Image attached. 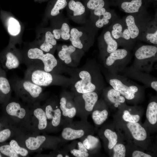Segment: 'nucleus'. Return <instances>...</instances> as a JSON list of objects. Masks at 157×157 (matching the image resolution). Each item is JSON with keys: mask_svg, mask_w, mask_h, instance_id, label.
Wrapping results in <instances>:
<instances>
[{"mask_svg": "<svg viewBox=\"0 0 157 157\" xmlns=\"http://www.w3.org/2000/svg\"><path fill=\"white\" fill-rule=\"evenodd\" d=\"M79 75L81 79L77 82L75 85L77 92L83 94L93 92L96 86L91 82V77L90 73L86 71H82Z\"/></svg>", "mask_w": 157, "mask_h": 157, "instance_id": "obj_6", "label": "nucleus"}, {"mask_svg": "<svg viewBox=\"0 0 157 157\" xmlns=\"http://www.w3.org/2000/svg\"><path fill=\"white\" fill-rule=\"evenodd\" d=\"M76 48L72 45L68 46L63 45L62 46V49L58 53V56L60 59L66 64L70 63L72 62L71 54L76 50Z\"/></svg>", "mask_w": 157, "mask_h": 157, "instance_id": "obj_21", "label": "nucleus"}, {"mask_svg": "<svg viewBox=\"0 0 157 157\" xmlns=\"http://www.w3.org/2000/svg\"><path fill=\"white\" fill-rule=\"evenodd\" d=\"M33 113L34 115L38 120V129L42 130L45 129L47 125V117L45 112L42 109L38 108L34 110Z\"/></svg>", "mask_w": 157, "mask_h": 157, "instance_id": "obj_26", "label": "nucleus"}, {"mask_svg": "<svg viewBox=\"0 0 157 157\" xmlns=\"http://www.w3.org/2000/svg\"><path fill=\"white\" fill-rule=\"evenodd\" d=\"M57 157H63V156L62 154H59L57 155L56 156Z\"/></svg>", "mask_w": 157, "mask_h": 157, "instance_id": "obj_48", "label": "nucleus"}, {"mask_svg": "<svg viewBox=\"0 0 157 157\" xmlns=\"http://www.w3.org/2000/svg\"><path fill=\"white\" fill-rule=\"evenodd\" d=\"M68 13L70 17L78 23L86 21V8L79 1L70 0L68 2Z\"/></svg>", "mask_w": 157, "mask_h": 157, "instance_id": "obj_4", "label": "nucleus"}, {"mask_svg": "<svg viewBox=\"0 0 157 157\" xmlns=\"http://www.w3.org/2000/svg\"><path fill=\"white\" fill-rule=\"evenodd\" d=\"M108 112L106 110L100 111L96 110L92 114V118L94 123L97 125L102 124L107 119Z\"/></svg>", "mask_w": 157, "mask_h": 157, "instance_id": "obj_29", "label": "nucleus"}, {"mask_svg": "<svg viewBox=\"0 0 157 157\" xmlns=\"http://www.w3.org/2000/svg\"><path fill=\"white\" fill-rule=\"evenodd\" d=\"M10 82L11 86L16 92L24 98L36 99L40 96L42 91L41 87L24 78H14Z\"/></svg>", "mask_w": 157, "mask_h": 157, "instance_id": "obj_2", "label": "nucleus"}, {"mask_svg": "<svg viewBox=\"0 0 157 157\" xmlns=\"http://www.w3.org/2000/svg\"><path fill=\"white\" fill-rule=\"evenodd\" d=\"M142 4V0H131L122 2L120 7L125 12L132 13L138 12Z\"/></svg>", "mask_w": 157, "mask_h": 157, "instance_id": "obj_17", "label": "nucleus"}, {"mask_svg": "<svg viewBox=\"0 0 157 157\" xmlns=\"http://www.w3.org/2000/svg\"><path fill=\"white\" fill-rule=\"evenodd\" d=\"M104 39L107 45V51L110 53L117 49V43L112 36L110 31H106L104 34Z\"/></svg>", "mask_w": 157, "mask_h": 157, "instance_id": "obj_27", "label": "nucleus"}, {"mask_svg": "<svg viewBox=\"0 0 157 157\" xmlns=\"http://www.w3.org/2000/svg\"><path fill=\"white\" fill-rule=\"evenodd\" d=\"M10 145L18 154H19L23 156H25L28 154L27 150L19 146L15 140H11L10 142Z\"/></svg>", "mask_w": 157, "mask_h": 157, "instance_id": "obj_37", "label": "nucleus"}, {"mask_svg": "<svg viewBox=\"0 0 157 157\" xmlns=\"http://www.w3.org/2000/svg\"><path fill=\"white\" fill-rule=\"evenodd\" d=\"M146 38L147 40L151 43L155 44H157V30L153 33H148L146 35Z\"/></svg>", "mask_w": 157, "mask_h": 157, "instance_id": "obj_41", "label": "nucleus"}, {"mask_svg": "<svg viewBox=\"0 0 157 157\" xmlns=\"http://www.w3.org/2000/svg\"><path fill=\"white\" fill-rule=\"evenodd\" d=\"M126 26L130 33L131 38L134 39L139 34V29L135 24V19L132 15L127 16L125 19Z\"/></svg>", "mask_w": 157, "mask_h": 157, "instance_id": "obj_20", "label": "nucleus"}, {"mask_svg": "<svg viewBox=\"0 0 157 157\" xmlns=\"http://www.w3.org/2000/svg\"><path fill=\"white\" fill-rule=\"evenodd\" d=\"M157 52V48L151 45H144L139 48L135 52L136 58L139 60L148 58L154 56Z\"/></svg>", "mask_w": 157, "mask_h": 157, "instance_id": "obj_10", "label": "nucleus"}, {"mask_svg": "<svg viewBox=\"0 0 157 157\" xmlns=\"http://www.w3.org/2000/svg\"><path fill=\"white\" fill-rule=\"evenodd\" d=\"M6 110L9 115L17 117L20 119L23 118L26 115L25 109L21 107L19 103L15 101H12L8 104Z\"/></svg>", "mask_w": 157, "mask_h": 157, "instance_id": "obj_13", "label": "nucleus"}, {"mask_svg": "<svg viewBox=\"0 0 157 157\" xmlns=\"http://www.w3.org/2000/svg\"><path fill=\"white\" fill-rule=\"evenodd\" d=\"M122 118L124 120L130 123L138 122L140 119V116L138 115H131L127 110H125L123 112Z\"/></svg>", "mask_w": 157, "mask_h": 157, "instance_id": "obj_38", "label": "nucleus"}, {"mask_svg": "<svg viewBox=\"0 0 157 157\" xmlns=\"http://www.w3.org/2000/svg\"><path fill=\"white\" fill-rule=\"evenodd\" d=\"M87 138L90 146V150L94 149L97 147L99 142V140L97 138L91 135H89Z\"/></svg>", "mask_w": 157, "mask_h": 157, "instance_id": "obj_39", "label": "nucleus"}, {"mask_svg": "<svg viewBox=\"0 0 157 157\" xmlns=\"http://www.w3.org/2000/svg\"><path fill=\"white\" fill-rule=\"evenodd\" d=\"M22 62L23 58L13 51H8L0 58L1 65L7 70L18 68Z\"/></svg>", "mask_w": 157, "mask_h": 157, "instance_id": "obj_8", "label": "nucleus"}, {"mask_svg": "<svg viewBox=\"0 0 157 157\" xmlns=\"http://www.w3.org/2000/svg\"><path fill=\"white\" fill-rule=\"evenodd\" d=\"M5 75H6V72L5 70L2 68L0 65V77Z\"/></svg>", "mask_w": 157, "mask_h": 157, "instance_id": "obj_47", "label": "nucleus"}, {"mask_svg": "<svg viewBox=\"0 0 157 157\" xmlns=\"http://www.w3.org/2000/svg\"><path fill=\"white\" fill-rule=\"evenodd\" d=\"M67 0H57L51 10V15L53 17L58 15L60 11L67 6Z\"/></svg>", "mask_w": 157, "mask_h": 157, "instance_id": "obj_33", "label": "nucleus"}, {"mask_svg": "<svg viewBox=\"0 0 157 157\" xmlns=\"http://www.w3.org/2000/svg\"><path fill=\"white\" fill-rule=\"evenodd\" d=\"M146 116L149 122L152 125L157 122V103L155 101L150 102L148 105Z\"/></svg>", "mask_w": 157, "mask_h": 157, "instance_id": "obj_23", "label": "nucleus"}, {"mask_svg": "<svg viewBox=\"0 0 157 157\" xmlns=\"http://www.w3.org/2000/svg\"><path fill=\"white\" fill-rule=\"evenodd\" d=\"M46 139V137L43 135H39L36 137H30L26 140V145L29 149L35 150L40 147Z\"/></svg>", "mask_w": 157, "mask_h": 157, "instance_id": "obj_22", "label": "nucleus"}, {"mask_svg": "<svg viewBox=\"0 0 157 157\" xmlns=\"http://www.w3.org/2000/svg\"><path fill=\"white\" fill-rule=\"evenodd\" d=\"M85 133V131L83 129H75L69 127H66L63 129L61 135L63 138L65 140H72L82 137Z\"/></svg>", "mask_w": 157, "mask_h": 157, "instance_id": "obj_16", "label": "nucleus"}, {"mask_svg": "<svg viewBox=\"0 0 157 157\" xmlns=\"http://www.w3.org/2000/svg\"><path fill=\"white\" fill-rule=\"evenodd\" d=\"M11 131L8 129H6L0 131V142H4L10 136Z\"/></svg>", "mask_w": 157, "mask_h": 157, "instance_id": "obj_40", "label": "nucleus"}, {"mask_svg": "<svg viewBox=\"0 0 157 157\" xmlns=\"http://www.w3.org/2000/svg\"><path fill=\"white\" fill-rule=\"evenodd\" d=\"M82 143L84 146L88 150H90V146L87 138L83 140Z\"/></svg>", "mask_w": 157, "mask_h": 157, "instance_id": "obj_45", "label": "nucleus"}, {"mask_svg": "<svg viewBox=\"0 0 157 157\" xmlns=\"http://www.w3.org/2000/svg\"><path fill=\"white\" fill-rule=\"evenodd\" d=\"M2 157L0 153V157Z\"/></svg>", "mask_w": 157, "mask_h": 157, "instance_id": "obj_50", "label": "nucleus"}, {"mask_svg": "<svg viewBox=\"0 0 157 157\" xmlns=\"http://www.w3.org/2000/svg\"><path fill=\"white\" fill-rule=\"evenodd\" d=\"M65 157H69V156L68 155H65Z\"/></svg>", "mask_w": 157, "mask_h": 157, "instance_id": "obj_49", "label": "nucleus"}, {"mask_svg": "<svg viewBox=\"0 0 157 157\" xmlns=\"http://www.w3.org/2000/svg\"><path fill=\"white\" fill-rule=\"evenodd\" d=\"M27 67L25 73L24 79L41 87L48 86L52 83L53 76L50 72H46L43 69L36 66Z\"/></svg>", "mask_w": 157, "mask_h": 157, "instance_id": "obj_3", "label": "nucleus"}, {"mask_svg": "<svg viewBox=\"0 0 157 157\" xmlns=\"http://www.w3.org/2000/svg\"><path fill=\"white\" fill-rule=\"evenodd\" d=\"M60 108L63 115L65 117L72 118L76 113V108L74 107L70 108L66 106V100L64 97H62L60 100Z\"/></svg>", "mask_w": 157, "mask_h": 157, "instance_id": "obj_28", "label": "nucleus"}, {"mask_svg": "<svg viewBox=\"0 0 157 157\" xmlns=\"http://www.w3.org/2000/svg\"><path fill=\"white\" fill-rule=\"evenodd\" d=\"M11 86L6 75L0 77V102H5L10 94Z\"/></svg>", "mask_w": 157, "mask_h": 157, "instance_id": "obj_14", "label": "nucleus"}, {"mask_svg": "<svg viewBox=\"0 0 157 157\" xmlns=\"http://www.w3.org/2000/svg\"><path fill=\"white\" fill-rule=\"evenodd\" d=\"M110 32L112 36L114 39H117L122 38L128 40L131 38L129 33L126 26V27H124L119 23H116L113 25Z\"/></svg>", "mask_w": 157, "mask_h": 157, "instance_id": "obj_11", "label": "nucleus"}, {"mask_svg": "<svg viewBox=\"0 0 157 157\" xmlns=\"http://www.w3.org/2000/svg\"><path fill=\"white\" fill-rule=\"evenodd\" d=\"M151 87L155 91H157V81H152L151 84Z\"/></svg>", "mask_w": 157, "mask_h": 157, "instance_id": "obj_46", "label": "nucleus"}, {"mask_svg": "<svg viewBox=\"0 0 157 157\" xmlns=\"http://www.w3.org/2000/svg\"><path fill=\"white\" fill-rule=\"evenodd\" d=\"M110 85L113 88L118 91L128 100H131L135 97V94L138 90L137 87L132 85L128 86L124 84L120 80L117 79L110 80Z\"/></svg>", "mask_w": 157, "mask_h": 157, "instance_id": "obj_7", "label": "nucleus"}, {"mask_svg": "<svg viewBox=\"0 0 157 157\" xmlns=\"http://www.w3.org/2000/svg\"><path fill=\"white\" fill-rule=\"evenodd\" d=\"M104 134L108 140V148L112 149L117 143L118 137L117 133L110 129H106L104 131Z\"/></svg>", "mask_w": 157, "mask_h": 157, "instance_id": "obj_32", "label": "nucleus"}, {"mask_svg": "<svg viewBox=\"0 0 157 157\" xmlns=\"http://www.w3.org/2000/svg\"><path fill=\"white\" fill-rule=\"evenodd\" d=\"M85 101V109L88 112L92 111L98 99L97 94L92 92L83 94Z\"/></svg>", "mask_w": 157, "mask_h": 157, "instance_id": "obj_19", "label": "nucleus"}, {"mask_svg": "<svg viewBox=\"0 0 157 157\" xmlns=\"http://www.w3.org/2000/svg\"><path fill=\"white\" fill-rule=\"evenodd\" d=\"M44 52L38 48H30L27 51L26 58L23 59V62L27 66H37L41 61L44 69L46 72H51L57 66V61L52 54L44 53Z\"/></svg>", "mask_w": 157, "mask_h": 157, "instance_id": "obj_1", "label": "nucleus"}, {"mask_svg": "<svg viewBox=\"0 0 157 157\" xmlns=\"http://www.w3.org/2000/svg\"><path fill=\"white\" fill-rule=\"evenodd\" d=\"M97 17L99 18L95 22V25L97 28H101L108 24L109 20L111 18L112 15L106 10Z\"/></svg>", "mask_w": 157, "mask_h": 157, "instance_id": "obj_31", "label": "nucleus"}, {"mask_svg": "<svg viewBox=\"0 0 157 157\" xmlns=\"http://www.w3.org/2000/svg\"><path fill=\"white\" fill-rule=\"evenodd\" d=\"M45 113L47 119H52L51 123L53 126L56 127L59 125L62 114L60 108L53 110L51 105H48L46 107Z\"/></svg>", "mask_w": 157, "mask_h": 157, "instance_id": "obj_15", "label": "nucleus"}, {"mask_svg": "<svg viewBox=\"0 0 157 157\" xmlns=\"http://www.w3.org/2000/svg\"><path fill=\"white\" fill-rule=\"evenodd\" d=\"M0 151L3 154L9 157H18V154L10 145H4L0 147Z\"/></svg>", "mask_w": 157, "mask_h": 157, "instance_id": "obj_36", "label": "nucleus"}, {"mask_svg": "<svg viewBox=\"0 0 157 157\" xmlns=\"http://www.w3.org/2000/svg\"><path fill=\"white\" fill-rule=\"evenodd\" d=\"M21 27L20 24L16 19L10 17L8 22V30L10 35L13 36L18 35L20 32Z\"/></svg>", "mask_w": 157, "mask_h": 157, "instance_id": "obj_25", "label": "nucleus"}, {"mask_svg": "<svg viewBox=\"0 0 157 157\" xmlns=\"http://www.w3.org/2000/svg\"><path fill=\"white\" fill-rule=\"evenodd\" d=\"M56 44V40L52 32L47 31L45 33L44 41L40 45L39 48L44 52L49 53Z\"/></svg>", "mask_w": 157, "mask_h": 157, "instance_id": "obj_18", "label": "nucleus"}, {"mask_svg": "<svg viewBox=\"0 0 157 157\" xmlns=\"http://www.w3.org/2000/svg\"><path fill=\"white\" fill-rule=\"evenodd\" d=\"M128 53L127 51L123 49H117L110 53V55L106 59V65L108 66L112 65L117 60L124 58Z\"/></svg>", "mask_w": 157, "mask_h": 157, "instance_id": "obj_24", "label": "nucleus"}, {"mask_svg": "<svg viewBox=\"0 0 157 157\" xmlns=\"http://www.w3.org/2000/svg\"><path fill=\"white\" fill-rule=\"evenodd\" d=\"M105 3L104 0H89L86 6L88 9L93 11L104 7Z\"/></svg>", "mask_w": 157, "mask_h": 157, "instance_id": "obj_34", "label": "nucleus"}, {"mask_svg": "<svg viewBox=\"0 0 157 157\" xmlns=\"http://www.w3.org/2000/svg\"><path fill=\"white\" fill-rule=\"evenodd\" d=\"M77 144L78 149L85 152H88V150L84 146L82 142H78Z\"/></svg>", "mask_w": 157, "mask_h": 157, "instance_id": "obj_44", "label": "nucleus"}, {"mask_svg": "<svg viewBox=\"0 0 157 157\" xmlns=\"http://www.w3.org/2000/svg\"><path fill=\"white\" fill-rule=\"evenodd\" d=\"M113 157H124L126 156V149L124 145L121 143L116 144L113 147Z\"/></svg>", "mask_w": 157, "mask_h": 157, "instance_id": "obj_35", "label": "nucleus"}, {"mask_svg": "<svg viewBox=\"0 0 157 157\" xmlns=\"http://www.w3.org/2000/svg\"><path fill=\"white\" fill-rule=\"evenodd\" d=\"M70 153L76 157H87L89 156L88 152H86L78 149H73L70 151Z\"/></svg>", "mask_w": 157, "mask_h": 157, "instance_id": "obj_42", "label": "nucleus"}, {"mask_svg": "<svg viewBox=\"0 0 157 157\" xmlns=\"http://www.w3.org/2000/svg\"><path fill=\"white\" fill-rule=\"evenodd\" d=\"M121 94L118 91L113 88L108 91L107 97L110 101L113 103H123L125 101V99Z\"/></svg>", "mask_w": 157, "mask_h": 157, "instance_id": "obj_30", "label": "nucleus"}, {"mask_svg": "<svg viewBox=\"0 0 157 157\" xmlns=\"http://www.w3.org/2000/svg\"><path fill=\"white\" fill-rule=\"evenodd\" d=\"M127 127L133 138L136 140L142 141L145 140L147 136L145 129L138 122H128Z\"/></svg>", "mask_w": 157, "mask_h": 157, "instance_id": "obj_9", "label": "nucleus"}, {"mask_svg": "<svg viewBox=\"0 0 157 157\" xmlns=\"http://www.w3.org/2000/svg\"><path fill=\"white\" fill-rule=\"evenodd\" d=\"M70 30L69 24L64 22H62L60 28L54 29L52 32L56 40H67L70 38Z\"/></svg>", "mask_w": 157, "mask_h": 157, "instance_id": "obj_12", "label": "nucleus"}, {"mask_svg": "<svg viewBox=\"0 0 157 157\" xmlns=\"http://www.w3.org/2000/svg\"><path fill=\"white\" fill-rule=\"evenodd\" d=\"M132 156L133 157H151V156L142 151L136 150L133 153Z\"/></svg>", "mask_w": 157, "mask_h": 157, "instance_id": "obj_43", "label": "nucleus"}, {"mask_svg": "<svg viewBox=\"0 0 157 157\" xmlns=\"http://www.w3.org/2000/svg\"><path fill=\"white\" fill-rule=\"evenodd\" d=\"M91 36L89 31L83 27H74L71 28L69 39L72 45L76 48H83L84 41L86 42Z\"/></svg>", "mask_w": 157, "mask_h": 157, "instance_id": "obj_5", "label": "nucleus"}]
</instances>
